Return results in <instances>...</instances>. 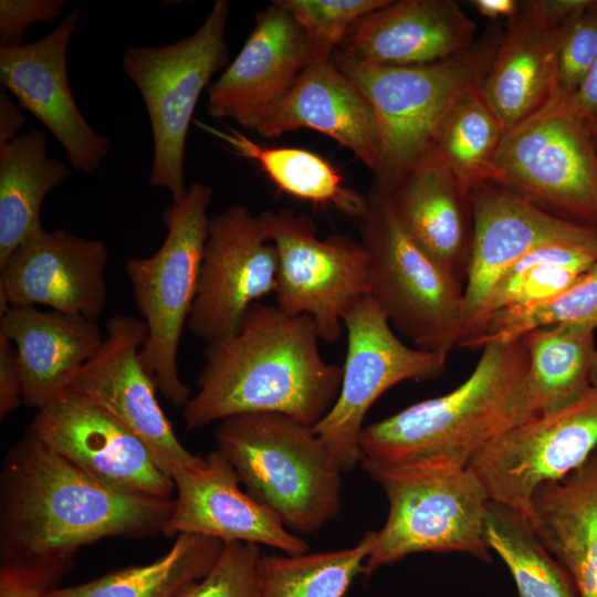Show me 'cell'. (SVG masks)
Here are the masks:
<instances>
[{
  "label": "cell",
  "mask_w": 597,
  "mask_h": 597,
  "mask_svg": "<svg viewBox=\"0 0 597 597\" xmlns=\"http://www.w3.org/2000/svg\"><path fill=\"white\" fill-rule=\"evenodd\" d=\"M174 498L95 480L27 431L9 452L1 483V566L61 577L96 541L163 533Z\"/></svg>",
  "instance_id": "6da1fadb"
},
{
  "label": "cell",
  "mask_w": 597,
  "mask_h": 597,
  "mask_svg": "<svg viewBox=\"0 0 597 597\" xmlns=\"http://www.w3.org/2000/svg\"><path fill=\"white\" fill-rule=\"evenodd\" d=\"M311 317L253 304L239 329L208 343L198 391L184 407L188 429L228 417L274 412L315 426L333 407L343 368L325 362Z\"/></svg>",
  "instance_id": "7a4b0ae2"
},
{
  "label": "cell",
  "mask_w": 597,
  "mask_h": 597,
  "mask_svg": "<svg viewBox=\"0 0 597 597\" xmlns=\"http://www.w3.org/2000/svg\"><path fill=\"white\" fill-rule=\"evenodd\" d=\"M527 371L525 336L484 346L470 376L450 392L364 426L363 459L444 472L467 469L491 440L536 415Z\"/></svg>",
  "instance_id": "3957f363"
},
{
  "label": "cell",
  "mask_w": 597,
  "mask_h": 597,
  "mask_svg": "<svg viewBox=\"0 0 597 597\" xmlns=\"http://www.w3.org/2000/svg\"><path fill=\"white\" fill-rule=\"evenodd\" d=\"M216 442L245 492L290 532L315 533L338 514L344 472L312 426L241 413L220 421Z\"/></svg>",
  "instance_id": "277c9868"
},
{
  "label": "cell",
  "mask_w": 597,
  "mask_h": 597,
  "mask_svg": "<svg viewBox=\"0 0 597 597\" xmlns=\"http://www.w3.org/2000/svg\"><path fill=\"white\" fill-rule=\"evenodd\" d=\"M501 35L492 31L465 51L423 65H377L334 52V64L359 86L379 122L383 160L373 190L389 195L395 189L431 144L453 98L482 82Z\"/></svg>",
  "instance_id": "5b68a950"
},
{
  "label": "cell",
  "mask_w": 597,
  "mask_h": 597,
  "mask_svg": "<svg viewBox=\"0 0 597 597\" xmlns=\"http://www.w3.org/2000/svg\"><path fill=\"white\" fill-rule=\"evenodd\" d=\"M359 465L388 501L387 519L375 531L365 563L366 575L423 552L464 553L484 563L492 561L484 538L488 496L471 469L444 472L368 459Z\"/></svg>",
  "instance_id": "8992f818"
},
{
  "label": "cell",
  "mask_w": 597,
  "mask_h": 597,
  "mask_svg": "<svg viewBox=\"0 0 597 597\" xmlns=\"http://www.w3.org/2000/svg\"><path fill=\"white\" fill-rule=\"evenodd\" d=\"M212 195L209 186L191 184L179 202L163 211L167 235L160 248L150 256L126 263L133 295L147 326L142 363L157 389L176 407H185L190 399L177 359L197 294Z\"/></svg>",
  "instance_id": "52a82bcc"
},
{
  "label": "cell",
  "mask_w": 597,
  "mask_h": 597,
  "mask_svg": "<svg viewBox=\"0 0 597 597\" xmlns=\"http://www.w3.org/2000/svg\"><path fill=\"white\" fill-rule=\"evenodd\" d=\"M360 219L368 296L418 349L448 358L464 331V286L427 256L400 224L389 197L373 190Z\"/></svg>",
  "instance_id": "ba28073f"
},
{
  "label": "cell",
  "mask_w": 597,
  "mask_h": 597,
  "mask_svg": "<svg viewBox=\"0 0 597 597\" xmlns=\"http://www.w3.org/2000/svg\"><path fill=\"white\" fill-rule=\"evenodd\" d=\"M229 2L217 0L191 35L163 46H132L122 67L146 106L154 142L149 184L167 189L172 203L187 193L185 148L193 112L211 77L227 64Z\"/></svg>",
  "instance_id": "9c48e42d"
},
{
  "label": "cell",
  "mask_w": 597,
  "mask_h": 597,
  "mask_svg": "<svg viewBox=\"0 0 597 597\" xmlns=\"http://www.w3.org/2000/svg\"><path fill=\"white\" fill-rule=\"evenodd\" d=\"M491 181L557 217L597 227V144L589 124L564 103L505 133Z\"/></svg>",
  "instance_id": "30bf717a"
},
{
  "label": "cell",
  "mask_w": 597,
  "mask_h": 597,
  "mask_svg": "<svg viewBox=\"0 0 597 597\" xmlns=\"http://www.w3.org/2000/svg\"><path fill=\"white\" fill-rule=\"evenodd\" d=\"M259 219L277 252L276 306L311 317L320 339L335 343L345 315L368 296L365 247L344 234L322 240L308 216L289 209H268Z\"/></svg>",
  "instance_id": "8fae6325"
},
{
  "label": "cell",
  "mask_w": 597,
  "mask_h": 597,
  "mask_svg": "<svg viewBox=\"0 0 597 597\" xmlns=\"http://www.w3.org/2000/svg\"><path fill=\"white\" fill-rule=\"evenodd\" d=\"M347 335L338 396L314 431L343 472L363 460L359 436L375 401L406 380H430L442 375L447 358L405 344L375 302L366 296L344 317Z\"/></svg>",
  "instance_id": "7c38bea8"
},
{
  "label": "cell",
  "mask_w": 597,
  "mask_h": 597,
  "mask_svg": "<svg viewBox=\"0 0 597 597\" xmlns=\"http://www.w3.org/2000/svg\"><path fill=\"white\" fill-rule=\"evenodd\" d=\"M597 449V388L574 404L537 413L505 430L470 461L488 500L527 519L543 484L564 479Z\"/></svg>",
  "instance_id": "4fadbf2b"
},
{
  "label": "cell",
  "mask_w": 597,
  "mask_h": 597,
  "mask_svg": "<svg viewBox=\"0 0 597 597\" xmlns=\"http://www.w3.org/2000/svg\"><path fill=\"white\" fill-rule=\"evenodd\" d=\"M146 337L143 320L114 315L106 323L101 347L66 390L87 398L128 429L171 476L178 469L200 464L203 458L182 446L160 407L156 384L140 359Z\"/></svg>",
  "instance_id": "5bb4252c"
},
{
  "label": "cell",
  "mask_w": 597,
  "mask_h": 597,
  "mask_svg": "<svg viewBox=\"0 0 597 597\" xmlns=\"http://www.w3.org/2000/svg\"><path fill=\"white\" fill-rule=\"evenodd\" d=\"M277 269L259 216L233 206L210 218L188 331L207 344L235 333L250 307L275 292Z\"/></svg>",
  "instance_id": "9a60e30c"
},
{
  "label": "cell",
  "mask_w": 597,
  "mask_h": 597,
  "mask_svg": "<svg viewBox=\"0 0 597 597\" xmlns=\"http://www.w3.org/2000/svg\"><path fill=\"white\" fill-rule=\"evenodd\" d=\"M469 200L472 240L461 342L479 327L494 287L523 255L556 242L597 248V227L557 217L494 181L476 187Z\"/></svg>",
  "instance_id": "2e32d148"
},
{
  "label": "cell",
  "mask_w": 597,
  "mask_h": 597,
  "mask_svg": "<svg viewBox=\"0 0 597 597\" xmlns=\"http://www.w3.org/2000/svg\"><path fill=\"white\" fill-rule=\"evenodd\" d=\"M29 430L100 482L134 493L174 498L172 478L143 441L81 395L62 392L38 410Z\"/></svg>",
  "instance_id": "e0dca14e"
},
{
  "label": "cell",
  "mask_w": 597,
  "mask_h": 597,
  "mask_svg": "<svg viewBox=\"0 0 597 597\" xmlns=\"http://www.w3.org/2000/svg\"><path fill=\"white\" fill-rule=\"evenodd\" d=\"M588 1H521L507 20L480 84L505 133L553 102L562 41Z\"/></svg>",
  "instance_id": "ac0fdd59"
},
{
  "label": "cell",
  "mask_w": 597,
  "mask_h": 597,
  "mask_svg": "<svg viewBox=\"0 0 597 597\" xmlns=\"http://www.w3.org/2000/svg\"><path fill=\"white\" fill-rule=\"evenodd\" d=\"M80 17L81 7H75L44 38L0 48V81L60 143L71 168L91 174L108 155L111 142L81 114L69 82L67 48Z\"/></svg>",
  "instance_id": "d6986e66"
},
{
  "label": "cell",
  "mask_w": 597,
  "mask_h": 597,
  "mask_svg": "<svg viewBox=\"0 0 597 597\" xmlns=\"http://www.w3.org/2000/svg\"><path fill=\"white\" fill-rule=\"evenodd\" d=\"M106 245L64 229H41L0 268V314L9 307L50 306L95 321L105 307Z\"/></svg>",
  "instance_id": "ffe728a7"
},
{
  "label": "cell",
  "mask_w": 597,
  "mask_h": 597,
  "mask_svg": "<svg viewBox=\"0 0 597 597\" xmlns=\"http://www.w3.org/2000/svg\"><path fill=\"white\" fill-rule=\"evenodd\" d=\"M314 59L302 27L275 0L261 11L234 60L208 88V114L254 130Z\"/></svg>",
  "instance_id": "44dd1931"
},
{
  "label": "cell",
  "mask_w": 597,
  "mask_h": 597,
  "mask_svg": "<svg viewBox=\"0 0 597 597\" xmlns=\"http://www.w3.org/2000/svg\"><path fill=\"white\" fill-rule=\"evenodd\" d=\"M174 509L164 534H195L301 554L308 544L242 491L232 465L217 449L195 467L176 470Z\"/></svg>",
  "instance_id": "7402d4cb"
},
{
  "label": "cell",
  "mask_w": 597,
  "mask_h": 597,
  "mask_svg": "<svg viewBox=\"0 0 597 597\" xmlns=\"http://www.w3.org/2000/svg\"><path fill=\"white\" fill-rule=\"evenodd\" d=\"M301 128L328 136L350 150L374 176L378 174L383 137L377 115L359 86L332 57H314L254 132L275 138Z\"/></svg>",
  "instance_id": "603a6c76"
},
{
  "label": "cell",
  "mask_w": 597,
  "mask_h": 597,
  "mask_svg": "<svg viewBox=\"0 0 597 597\" xmlns=\"http://www.w3.org/2000/svg\"><path fill=\"white\" fill-rule=\"evenodd\" d=\"M475 30L453 0L390 1L355 22L337 50L370 64L423 65L465 51Z\"/></svg>",
  "instance_id": "cb8c5ba5"
},
{
  "label": "cell",
  "mask_w": 597,
  "mask_h": 597,
  "mask_svg": "<svg viewBox=\"0 0 597 597\" xmlns=\"http://www.w3.org/2000/svg\"><path fill=\"white\" fill-rule=\"evenodd\" d=\"M387 196L415 244L463 284L472 240L470 200L432 144Z\"/></svg>",
  "instance_id": "d4e9b609"
},
{
  "label": "cell",
  "mask_w": 597,
  "mask_h": 597,
  "mask_svg": "<svg viewBox=\"0 0 597 597\" xmlns=\"http://www.w3.org/2000/svg\"><path fill=\"white\" fill-rule=\"evenodd\" d=\"M0 333L18 352L23 401L38 410L67 389L104 341L95 321L35 306L9 307Z\"/></svg>",
  "instance_id": "484cf974"
},
{
  "label": "cell",
  "mask_w": 597,
  "mask_h": 597,
  "mask_svg": "<svg viewBox=\"0 0 597 597\" xmlns=\"http://www.w3.org/2000/svg\"><path fill=\"white\" fill-rule=\"evenodd\" d=\"M528 521L578 596L597 597V449L564 479L535 491Z\"/></svg>",
  "instance_id": "4316f807"
},
{
  "label": "cell",
  "mask_w": 597,
  "mask_h": 597,
  "mask_svg": "<svg viewBox=\"0 0 597 597\" xmlns=\"http://www.w3.org/2000/svg\"><path fill=\"white\" fill-rule=\"evenodd\" d=\"M49 155L44 132L31 129L0 145V268L27 239L40 231L46 195L71 174Z\"/></svg>",
  "instance_id": "83f0119b"
},
{
  "label": "cell",
  "mask_w": 597,
  "mask_h": 597,
  "mask_svg": "<svg viewBox=\"0 0 597 597\" xmlns=\"http://www.w3.org/2000/svg\"><path fill=\"white\" fill-rule=\"evenodd\" d=\"M196 126L227 145L233 153L255 161L282 192L315 205L331 206L362 219L367 197L348 188L342 175L316 153L297 147H266L231 126L227 130L193 119Z\"/></svg>",
  "instance_id": "f1b7e54d"
},
{
  "label": "cell",
  "mask_w": 597,
  "mask_h": 597,
  "mask_svg": "<svg viewBox=\"0 0 597 597\" xmlns=\"http://www.w3.org/2000/svg\"><path fill=\"white\" fill-rule=\"evenodd\" d=\"M595 331L589 324L562 323L525 335L526 391L536 415L565 408L593 387Z\"/></svg>",
  "instance_id": "f546056e"
},
{
  "label": "cell",
  "mask_w": 597,
  "mask_h": 597,
  "mask_svg": "<svg viewBox=\"0 0 597 597\" xmlns=\"http://www.w3.org/2000/svg\"><path fill=\"white\" fill-rule=\"evenodd\" d=\"M223 546L217 538L178 534L168 552L151 563L117 569L86 583L52 588L42 597H179L208 574Z\"/></svg>",
  "instance_id": "4dcf8cb0"
},
{
  "label": "cell",
  "mask_w": 597,
  "mask_h": 597,
  "mask_svg": "<svg viewBox=\"0 0 597 597\" xmlns=\"http://www.w3.org/2000/svg\"><path fill=\"white\" fill-rule=\"evenodd\" d=\"M480 84L459 93L441 116L431 144L467 198L491 181L505 129L484 98Z\"/></svg>",
  "instance_id": "1f68e13d"
},
{
  "label": "cell",
  "mask_w": 597,
  "mask_h": 597,
  "mask_svg": "<svg viewBox=\"0 0 597 597\" xmlns=\"http://www.w3.org/2000/svg\"><path fill=\"white\" fill-rule=\"evenodd\" d=\"M484 538L509 568L520 597H579L569 573L521 512L488 500Z\"/></svg>",
  "instance_id": "d6a6232c"
},
{
  "label": "cell",
  "mask_w": 597,
  "mask_h": 597,
  "mask_svg": "<svg viewBox=\"0 0 597 597\" xmlns=\"http://www.w3.org/2000/svg\"><path fill=\"white\" fill-rule=\"evenodd\" d=\"M375 538L367 531L347 548L301 554L268 555L259 562L261 597H344L354 578L365 574Z\"/></svg>",
  "instance_id": "836d02e7"
},
{
  "label": "cell",
  "mask_w": 597,
  "mask_h": 597,
  "mask_svg": "<svg viewBox=\"0 0 597 597\" xmlns=\"http://www.w3.org/2000/svg\"><path fill=\"white\" fill-rule=\"evenodd\" d=\"M596 262L597 248L583 244L556 242L530 251L499 281L483 321L503 308L530 306L553 298Z\"/></svg>",
  "instance_id": "e575fe53"
},
{
  "label": "cell",
  "mask_w": 597,
  "mask_h": 597,
  "mask_svg": "<svg viewBox=\"0 0 597 597\" xmlns=\"http://www.w3.org/2000/svg\"><path fill=\"white\" fill-rule=\"evenodd\" d=\"M562 323L589 324L597 329V262L551 300L490 314L459 347L482 349L486 345L515 341L533 329Z\"/></svg>",
  "instance_id": "d590c367"
},
{
  "label": "cell",
  "mask_w": 597,
  "mask_h": 597,
  "mask_svg": "<svg viewBox=\"0 0 597 597\" xmlns=\"http://www.w3.org/2000/svg\"><path fill=\"white\" fill-rule=\"evenodd\" d=\"M305 31L314 57H332L360 18L391 0H275Z\"/></svg>",
  "instance_id": "8d00e7d4"
},
{
  "label": "cell",
  "mask_w": 597,
  "mask_h": 597,
  "mask_svg": "<svg viewBox=\"0 0 597 597\" xmlns=\"http://www.w3.org/2000/svg\"><path fill=\"white\" fill-rule=\"evenodd\" d=\"M260 546L244 542L224 543L208 574L179 597H261Z\"/></svg>",
  "instance_id": "74e56055"
},
{
  "label": "cell",
  "mask_w": 597,
  "mask_h": 597,
  "mask_svg": "<svg viewBox=\"0 0 597 597\" xmlns=\"http://www.w3.org/2000/svg\"><path fill=\"white\" fill-rule=\"evenodd\" d=\"M596 60L597 0H589L574 19L562 41L552 103L566 102Z\"/></svg>",
  "instance_id": "f35d334b"
},
{
  "label": "cell",
  "mask_w": 597,
  "mask_h": 597,
  "mask_svg": "<svg viewBox=\"0 0 597 597\" xmlns=\"http://www.w3.org/2000/svg\"><path fill=\"white\" fill-rule=\"evenodd\" d=\"M64 0H1L0 43L1 48H15L23 43L31 24L49 23L61 14Z\"/></svg>",
  "instance_id": "ab89813d"
},
{
  "label": "cell",
  "mask_w": 597,
  "mask_h": 597,
  "mask_svg": "<svg viewBox=\"0 0 597 597\" xmlns=\"http://www.w3.org/2000/svg\"><path fill=\"white\" fill-rule=\"evenodd\" d=\"M23 400L22 376L18 352L0 333V418L15 411Z\"/></svg>",
  "instance_id": "60d3db41"
},
{
  "label": "cell",
  "mask_w": 597,
  "mask_h": 597,
  "mask_svg": "<svg viewBox=\"0 0 597 597\" xmlns=\"http://www.w3.org/2000/svg\"><path fill=\"white\" fill-rule=\"evenodd\" d=\"M57 579L44 572L1 566L0 597H42Z\"/></svg>",
  "instance_id": "b9f144b4"
},
{
  "label": "cell",
  "mask_w": 597,
  "mask_h": 597,
  "mask_svg": "<svg viewBox=\"0 0 597 597\" xmlns=\"http://www.w3.org/2000/svg\"><path fill=\"white\" fill-rule=\"evenodd\" d=\"M563 103L570 112L589 125L597 122V60L588 70L575 93Z\"/></svg>",
  "instance_id": "7bdbcfd3"
},
{
  "label": "cell",
  "mask_w": 597,
  "mask_h": 597,
  "mask_svg": "<svg viewBox=\"0 0 597 597\" xmlns=\"http://www.w3.org/2000/svg\"><path fill=\"white\" fill-rule=\"evenodd\" d=\"M25 126V117L18 103L13 102L9 92L0 90V145L7 144L19 135Z\"/></svg>",
  "instance_id": "ee69618b"
},
{
  "label": "cell",
  "mask_w": 597,
  "mask_h": 597,
  "mask_svg": "<svg viewBox=\"0 0 597 597\" xmlns=\"http://www.w3.org/2000/svg\"><path fill=\"white\" fill-rule=\"evenodd\" d=\"M470 3L482 17L490 20L501 18L509 20L516 14L520 8V1L516 0H472Z\"/></svg>",
  "instance_id": "f6af8a7d"
},
{
  "label": "cell",
  "mask_w": 597,
  "mask_h": 597,
  "mask_svg": "<svg viewBox=\"0 0 597 597\" xmlns=\"http://www.w3.org/2000/svg\"><path fill=\"white\" fill-rule=\"evenodd\" d=\"M591 386L597 388V349H596L594 365H593Z\"/></svg>",
  "instance_id": "bcb514c9"
},
{
  "label": "cell",
  "mask_w": 597,
  "mask_h": 597,
  "mask_svg": "<svg viewBox=\"0 0 597 597\" xmlns=\"http://www.w3.org/2000/svg\"><path fill=\"white\" fill-rule=\"evenodd\" d=\"M589 126H590V130L593 133V136L595 138V142L597 144V122L590 124Z\"/></svg>",
  "instance_id": "7dc6e473"
}]
</instances>
